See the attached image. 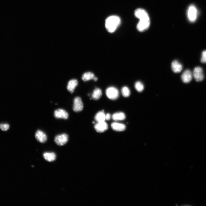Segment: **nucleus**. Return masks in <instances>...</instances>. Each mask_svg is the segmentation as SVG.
I'll use <instances>...</instances> for the list:
<instances>
[{"mask_svg": "<svg viewBox=\"0 0 206 206\" xmlns=\"http://www.w3.org/2000/svg\"><path fill=\"white\" fill-rule=\"evenodd\" d=\"M134 15L139 19L137 25V30L140 32L147 30L149 27L150 23V18L147 12L143 9L138 8L135 11Z\"/></svg>", "mask_w": 206, "mask_h": 206, "instance_id": "f257e3e1", "label": "nucleus"}, {"mask_svg": "<svg viewBox=\"0 0 206 206\" xmlns=\"http://www.w3.org/2000/svg\"><path fill=\"white\" fill-rule=\"evenodd\" d=\"M120 22L119 17L115 15H112L108 17L105 21V27L107 31L110 33L114 32Z\"/></svg>", "mask_w": 206, "mask_h": 206, "instance_id": "f03ea898", "label": "nucleus"}, {"mask_svg": "<svg viewBox=\"0 0 206 206\" xmlns=\"http://www.w3.org/2000/svg\"><path fill=\"white\" fill-rule=\"evenodd\" d=\"M197 15V10L193 5H190L188 8L187 11L188 18L190 21L193 22L196 19Z\"/></svg>", "mask_w": 206, "mask_h": 206, "instance_id": "7ed1b4c3", "label": "nucleus"}, {"mask_svg": "<svg viewBox=\"0 0 206 206\" xmlns=\"http://www.w3.org/2000/svg\"><path fill=\"white\" fill-rule=\"evenodd\" d=\"M106 94L107 97L110 99L115 100L119 96V92L116 88L110 87L108 88L106 91Z\"/></svg>", "mask_w": 206, "mask_h": 206, "instance_id": "20e7f679", "label": "nucleus"}, {"mask_svg": "<svg viewBox=\"0 0 206 206\" xmlns=\"http://www.w3.org/2000/svg\"><path fill=\"white\" fill-rule=\"evenodd\" d=\"M193 75L195 80L197 82L202 81L204 78L203 69L200 67H197L194 68Z\"/></svg>", "mask_w": 206, "mask_h": 206, "instance_id": "39448f33", "label": "nucleus"}, {"mask_svg": "<svg viewBox=\"0 0 206 206\" xmlns=\"http://www.w3.org/2000/svg\"><path fill=\"white\" fill-rule=\"evenodd\" d=\"M68 139V135L66 134H63L56 136L55 138L54 141L57 145L61 146L66 144Z\"/></svg>", "mask_w": 206, "mask_h": 206, "instance_id": "423d86ee", "label": "nucleus"}, {"mask_svg": "<svg viewBox=\"0 0 206 206\" xmlns=\"http://www.w3.org/2000/svg\"><path fill=\"white\" fill-rule=\"evenodd\" d=\"M83 108V104L81 98L79 97H75L74 100L73 110L75 112L82 110Z\"/></svg>", "mask_w": 206, "mask_h": 206, "instance_id": "0eeeda50", "label": "nucleus"}, {"mask_svg": "<svg viewBox=\"0 0 206 206\" xmlns=\"http://www.w3.org/2000/svg\"><path fill=\"white\" fill-rule=\"evenodd\" d=\"M54 116L57 118L67 119L68 117L67 112L64 110L59 109L56 110L54 112Z\"/></svg>", "mask_w": 206, "mask_h": 206, "instance_id": "6e6552de", "label": "nucleus"}, {"mask_svg": "<svg viewBox=\"0 0 206 206\" xmlns=\"http://www.w3.org/2000/svg\"><path fill=\"white\" fill-rule=\"evenodd\" d=\"M193 74L189 70H185L182 74L181 78L183 82L185 83L189 82L192 80Z\"/></svg>", "mask_w": 206, "mask_h": 206, "instance_id": "1a4fd4ad", "label": "nucleus"}, {"mask_svg": "<svg viewBox=\"0 0 206 206\" xmlns=\"http://www.w3.org/2000/svg\"><path fill=\"white\" fill-rule=\"evenodd\" d=\"M108 126L105 121L98 122L94 126L96 130L99 132H102L108 129Z\"/></svg>", "mask_w": 206, "mask_h": 206, "instance_id": "9d476101", "label": "nucleus"}, {"mask_svg": "<svg viewBox=\"0 0 206 206\" xmlns=\"http://www.w3.org/2000/svg\"><path fill=\"white\" fill-rule=\"evenodd\" d=\"M35 136L37 140L41 143L45 142L47 140V136L43 131L38 130L35 132Z\"/></svg>", "mask_w": 206, "mask_h": 206, "instance_id": "9b49d317", "label": "nucleus"}, {"mask_svg": "<svg viewBox=\"0 0 206 206\" xmlns=\"http://www.w3.org/2000/svg\"><path fill=\"white\" fill-rule=\"evenodd\" d=\"M171 67L172 71L175 73L180 72L183 68L182 64L177 60H175L172 62Z\"/></svg>", "mask_w": 206, "mask_h": 206, "instance_id": "f8f14e48", "label": "nucleus"}, {"mask_svg": "<svg viewBox=\"0 0 206 206\" xmlns=\"http://www.w3.org/2000/svg\"><path fill=\"white\" fill-rule=\"evenodd\" d=\"M111 126L113 130L117 131H123L126 128V126L124 124L117 122L112 123Z\"/></svg>", "mask_w": 206, "mask_h": 206, "instance_id": "ddd939ff", "label": "nucleus"}, {"mask_svg": "<svg viewBox=\"0 0 206 206\" xmlns=\"http://www.w3.org/2000/svg\"><path fill=\"white\" fill-rule=\"evenodd\" d=\"M43 157L45 160L49 162L54 161L56 158V154L53 152H45L43 154Z\"/></svg>", "mask_w": 206, "mask_h": 206, "instance_id": "4468645a", "label": "nucleus"}, {"mask_svg": "<svg viewBox=\"0 0 206 206\" xmlns=\"http://www.w3.org/2000/svg\"><path fill=\"white\" fill-rule=\"evenodd\" d=\"M78 81L76 79H72L70 80L68 82L67 86L68 90L72 93L76 87L77 85Z\"/></svg>", "mask_w": 206, "mask_h": 206, "instance_id": "2eb2a0df", "label": "nucleus"}, {"mask_svg": "<svg viewBox=\"0 0 206 206\" xmlns=\"http://www.w3.org/2000/svg\"><path fill=\"white\" fill-rule=\"evenodd\" d=\"M112 118L115 121L122 120L125 118L126 116L123 112H119L114 114Z\"/></svg>", "mask_w": 206, "mask_h": 206, "instance_id": "dca6fc26", "label": "nucleus"}, {"mask_svg": "<svg viewBox=\"0 0 206 206\" xmlns=\"http://www.w3.org/2000/svg\"><path fill=\"white\" fill-rule=\"evenodd\" d=\"M105 115L103 111L99 112L95 116V120L97 122L105 121Z\"/></svg>", "mask_w": 206, "mask_h": 206, "instance_id": "f3484780", "label": "nucleus"}, {"mask_svg": "<svg viewBox=\"0 0 206 206\" xmlns=\"http://www.w3.org/2000/svg\"><path fill=\"white\" fill-rule=\"evenodd\" d=\"M102 95V91L99 88H96L94 91L92 95V98L95 100L99 99Z\"/></svg>", "mask_w": 206, "mask_h": 206, "instance_id": "a211bd4d", "label": "nucleus"}, {"mask_svg": "<svg viewBox=\"0 0 206 206\" xmlns=\"http://www.w3.org/2000/svg\"><path fill=\"white\" fill-rule=\"evenodd\" d=\"M94 74L92 72H88L84 73L82 76V80L84 81L93 79L95 77Z\"/></svg>", "mask_w": 206, "mask_h": 206, "instance_id": "6ab92c4d", "label": "nucleus"}, {"mask_svg": "<svg viewBox=\"0 0 206 206\" xmlns=\"http://www.w3.org/2000/svg\"><path fill=\"white\" fill-rule=\"evenodd\" d=\"M134 87L136 90L139 92H142L144 89V86L140 81L136 82L135 84Z\"/></svg>", "mask_w": 206, "mask_h": 206, "instance_id": "aec40b11", "label": "nucleus"}, {"mask_svg": "<svg viewBox=\"0 0 206 206\" xmlns=\"http://www.w3.org/2000/svg\"><path fill=\"white\" fill-rule=\"evenodd\" d=\"M121 92L123 96L125 97L129 96L130 94V90L126 86H124L122 88Z\"/></svg>", "mask_w": 206, "mask_h": 206, "instance_id": "412c9836", "label": "nucleus"}, {"mask_svg": "<svg viewBox=\"0 0 206 206\" xmlns=\"http://www.w3.org/2000/svg\"><path fill=\"white\" fill-rule=\"evenodd\" d=\"M201 61L203 63H206V50H204L202 52Z\"/></svg>", "mask_w": 206, "mask_h": 206, "instance_id": "4be33fe9", "label": "nucleus"}, {"mask_svg": "<svg viewBox=\"0 0 206 206\" xmlns=\"http://www.w3.org/2000/svg\"><path fill=\"white\" fill-rule=\"evenodd\" d=\"M9 125L7 124H0V128L3 131H6L9 128Z\"/></svg>", "mask_w": 206, "mask_h": 206, "instance_id": "5701e85b", "label": "nucleus"}, {"mask_svg": "<svg viewBox=\"0 0 206 206\" xmlns=\"http://www.w3.org/2000/svg\"><path fill=\"white\" fill-rule=\"evenodd\" d=\"M110 118V115L109 113L105 115V119L107 120H109Z\"/></svg>", "mask_w": 206, "mask_h": 206, "instance_id": "b1692460", "label": "nucleus"}, {"mask_svg": "<svg viewBox=\"0 0 206 206\" xmlns=\"http://www.w3.org/2000/svg\"><path fill=\"white\" fill-rule=\"evenodd\" d=\"M93 79L94 81H96L98 80V78L97 77H95Z\"/></svg>", "mask_w": 206, "mask_h": 206, "instance_id": "393cba45", "label": "nucleus"}]
</instances>
